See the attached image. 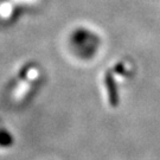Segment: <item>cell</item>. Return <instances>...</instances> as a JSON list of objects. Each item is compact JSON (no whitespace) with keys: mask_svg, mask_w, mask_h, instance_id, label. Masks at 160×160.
I'll return each mask as SVG.
<instances>
[{"mask_svg":"<svg viewBox=\"0 0 160 160\" xmlns=\"http://www.w3.org/2000/svg\"><path fill=\"white\" fill-rule=\"evenodd\" d=\"M71 45L75 48V52L80 57L88 59L94 56L97 48V37L84 29H78L71 34Z\"/></svg>","mask_w":160,"mask_h":160,"instance_id":"obj_1","label":"cell"},{"mask_svg":"<svg viewBox=\"0 0 160 160\" xmlns=\"http://www.w3.org/2000/svg\"><path fill=\"white\" fill-rule=\"evenodd\" d=\"M104 86L107 89V95H108V101L110 107H118L119 102H120V96H119V89H118V84L115 82L114 75L110 71H107L104 75Z\"/></svg>","mask_w":160,"mask_h":160,"instance_id":"obj_2","label":"cell"},{"mask_svg":"<svg viewBox=\"0 0 160 160\" xmlns=\"http://www.w3.org/2000/svg\"><path fill=\"white\" fill-rule=\"evenodd\" d=\"M0 145L2 148H6V147H10L13 145V137L10 132L2 128L1 129V133H0Z\"/></svg>","mask_w":160,"mask_h":160,"instance_id":"obj_3","label":"cell"}]
</instances>
